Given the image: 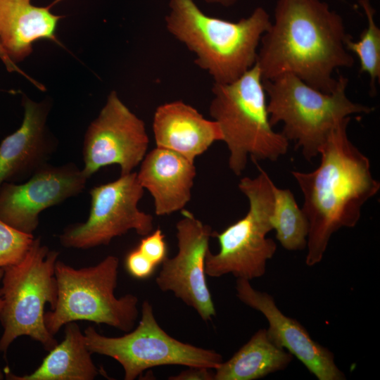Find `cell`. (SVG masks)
Listing matches in <instances>:
<instances>
[{
    "label": "cell",
    "mask_w": 380,
    "mask_h": 380,
    "mask_svg": "<svg viewBox=\"0 0 380 380\" xmlns=\"http://www.w3.org/2000/svg\"><path fill=\"white\" fill-rule=\"evenodd\" d=\"M34 239L33 234L20 232L0 220V281L5 268L25 257Z\"/></svg>",
    "instance_id": "603a6c76"
},
{
    "label": "cell",
    "mask_w": 380,
    "mask_h": 380,
    "mask_svg": "<svg viewBox=\"0 0 380 380\" xmlns=\"http://www.w3.org/2000/svg\"><path fill=\"white\" fill-rule=\"evenodd\" d=\"M148 144L144 122L113 91L85 132L82 170L89 178L101 168L116 164L120 175L131 173L146 156Z\"/></svg>",
    "instance_id": "8fae6325"
},
{
    "label": "cell",
    "mask_w": 380,
    "mask_h": 380,
    "mask_svg": "<svg viewBox=\"0 0 380 380\" xmlns=\"http://www.w3.org/2000/svg\"><path fill=\"white\" fill-rule=\"evenodd\" d=\"M236 291L242 303L266 318L271 340L298 359L317 379H346L333 353L313 340L299 322L284 315L271 295L255 289L249 280L243 279H237Z\"/></svg>",
    "instance_id": "5bb4252c"
},
{
    "label": "cell",
    "mask_w": 380,
    "mask_h": 380,
    "mask_svg": "<svg viewBox=\"0 0 380 380\" xmlns=\"http://www.w3.org/2000/svg\"><path fill=\"white\" fill-rule=\"evenodd\" d=\"M182 215L176 224L178 251L163 261L156 282L161 291L172 292L208 322L216 315L205 273V260L214 232L190 211L183 209Z\"/></svg>",
    "instance_id": "7c38bea8"
},
{
    "label": "cell",
    "mask_w": 380,
    "mask_h": 380,
    "mask_svg": "<svg viewBox=\"0 0 380 380\" xmlns=\"http://www.w3.org/2000/svg\"><path fill=\"white\" fill-rule=\"evenodd\" d=\"M259 174L244 177L238 184L247 197L249 209L246 215L222 232H213L220 250H209L205 260V273L211 277L232 274L237 279L251 280L264 275L267 263L277 250L275 241L267 237L272 230L274 184L258 163Z\"/></svg>",
    "instance_id": "ba28073f"
},
{
    "label": "cell",
    "mask_w": 380,
    "mask_h": 380,
    "mask_svg": "<svg viewBox=\"0 0 380 380\" xmlns=\"http://www.w3.org/2000/svg\"><path fill=\"white\" fill-rule=\"evenodd\" d=\"M125 267L130 275L137 279H146L151 276L156 265L137 248L127 253Z\"/></svg>",
    "instance_id": "d4e9b609"
},
{
    "label": "cell",
    "mask_w": 380,
    "mask_h": 380,
    "mask_svg": "<svg viewBox=\"0 0 380 380\" xmlns=\"http://www.w3.org/2000/svg\"><path fill=\"white\" fill-rule=\"evenodd\" d=\"M31 0H0V44L15 63L32 52L34 42L49 39L61 44L56 37L58 22L62 16L50 8L34 6Z\"/></svg>",
    "instance_id": "ac0fdd59"
},
{
    "label": "cell",
    "mask_w": 380,
    "mask_h": 380,
    "mask_svg": "<svg viewBox=\"0 0 380 380\" xmlns=\"http://www.w3.org/2000/svg\"><path fill=\"white\" fill-rule=\"evenodd\" d=\"M5 378V374L4 370H1L0 369V380L4 379Z\"/></svg>",
    "instance_id": "f1b7e54d"
},
{
    "label": "cell",
    "mask_w": 380,
    "mask_h": 380,
    "mask_svg": "<svg viewBox=\"0 0 380 380\" xmlns=\"http://www.w3.org/2000/svg\"><path fill=\"white\" fill-rule=\"evenodd\" d=\"M0 60L3 62L4 65L6 68L8 72H17L25 77L29 82L34 84L37 89L44 91L45 87L43 84L32 79L27 75L24 71H23L15 63H14L7 55L3 47L0 44Z\"/></svg>",
    "instance_id": "4316f807"
},
{
    "label": "cell",
    "mask_w": 380,
    "mask_h": 380,
    "mask_svg": "<svg viewBox=\"0 0 380 380\" xmlns=\"http://www.w3.org/2000/svg\"><path fill=\"white\" fill-rule=\"evenodd\" d=\"M58 255L37 238L19 262L5 268L0 289V352L6 353L22 336L39 342L49 351L58 343L45 325L44 307L49 303L53 310L56 303L55 266Z\"/></svg>",
    "instance_id": "52a82bcc"
},
{
    "label": "cell",
    "mask_w": 380,
    "mask_h": 380,
    "mask_svg": "<svg viewBox=\"0 0 380 380\" xmlns=\"http://www.w3.org/2000/svg\"><path fill=\"white\" fill-rule=\"evenodd\" d=\"M137 175L153 198L155 213L163 216L182 210L190 201L196 169L181 155L156 146L146 154Z\"/></svg>",
    "instance_id": "e0dca14e"
},
{
    "label": "cell",
    "mask_w": 380,
    "mask_h": 380,
    "mask_svg": "<svg viewBox=\"0 0 380 380\" xmlns=\"http://www.w3.org/2000/svg\"><path fill=\"white\" fill-rule=\"evenodd\" d=\"M293 357L271 340L266 329H261L215 369L214 380L258 379L286 369Z\"/></svg>",
    "instance_id": "ffe728a7"
},
{
    "label": "cell",
    "mask_w": 380,
    "mask_h": 380,
    "mask_svg": "<svg viewBox=\"0 0 380 380\" xmlns=\"http://www.w3.org/2000/svg\"><path fill=\"white\" fill-rule=\"evenodd\" d=\"M88 179L74 163H48L23 183H4L0 186V220L32 234L40 213L80 194Z\"/></svg>",
    "instance_id": "4fadbf2b"
},
{
    "label": "cell",
    "mask_w": 380,
    "mask_h": 380,
    "mask_svg": "<svg viewBox=\"0 0 380 380\" xmlns=\"http://www.w3.org/2000/svg\"><path fill=\"white\" fill-rule=\"evenodd\" d=\"M22 103L21 125L0 143V186L28 179L49 163L57 149L58 141L47 125L49 101L36 102L23 95Z\"/></svg>",
    "instance_id": "9a60e30c"
},
{
    "label": "cell",
    "mask_w": 380,
    "mask_h": 380,
    "mask_svg": "<svg viewBox=\"0 0 380 380\" xmlns=\"http://www.w3.org/2000/svg\"><path fill=\"white\" fill-rule=\"evenodd\" d=\"M63 340L57 343L32 373L18 376L4 370L9 380H92L99 371L91 357L85 336L75 322L66 324Z\"/></svg>",
    "instance_id": "d6986e66"
},
{
    "label": "cell",
    "mask_w": 380,
    "mask_h": 380,
    "mask_svg": "<svg viewBox=\"0 0 380 380\" xmlns=\"http://www.w3.org/2000/svg\"><path fill=\"white\" fill-rule=\"evenodd\" d=\"M367 19V27L357 41L349 35L345 42L346 49L354 53L360 61V72L367 73L370 78V93L376 90V82L380 80V29L374 21L375 10L369 0H360Z\"/></svg>",
    "instance_id": "7402d4cb"
},
{
    "label": "cell",
    "mask_w": 380,
    "mask_h": 380,
    "mask_svg": "<svg viewBox=\"0 0 380 380\" xmlns=\"http://www.w3.org/2000/svg\"><path fill=\"white\" fill-rule=\"evenodd\" d=\"M350 120L347 118L331 132L315 170L291 172L303 193L301 208L309 224L305 263L310 267L322 261L334 233L357 224L362 206L380 189L369 158L348 137Z\"/></svg>",
    "instance_id": "7a4b0ae2"
},
{
    "label": "cell",
    "mask_w": 380,
    "mask_h": 380,
    "mask_svg": "<svg viewBox=\"0 0 380 380\" xmlns=\"http://www.w3.org/2000/svg\"><path fill=\"white\" fill-rule=\"evenodd\" d=\"M137 248L156 266L162 263L167 258V249L165 235L160 229L145 236Z\"/></svg>",
    "instance_id": "cb8c5ba5"
},
{
    "label": "cell",
    "mask_w": 380,
    "mask_h": 380,
    "mask_svg": "<svg viewBox=\"0 0 380 380\" xmlns=\"http://www.w3.org/2000/svg\"><path fill=\"white\" fill-rule=\"evenodd\" d=\"M212 369L203 367H189L177 375L171 376L170 380H214Z\"/></svg>",
    "instance_id": "484cf974"
},
{
    "label": "cell",
    "mask_w": 380,
    "mask_h": 380,
    "mask_svg": "<svg viewBox=\"0 0 380 380\" xmlns=\"http://www.w3.org/2000/svg\"><path fill=\"white\" fill-rule=\"evenodd\" d=\"M91 353L115 359L122 367L125 380H134L145 370L165 365L216 369L222 355L214 350L181 342L167 334L156 321L151 304L145 300L137 327L120 337L99 334L93 327L84 331Z\"/></svg>",
    "instance_id": "9c48e42d"
},
{
    "label": "cell",
    "mask_w": 380,
    "mask_h": 380,
    "mask_svg": "<svg viewBox=\"0 0 380 380\" xmlns=\"http://www.w3.org/2000/svg\"><path fill=\"white\" fill-rule=\"evenodd\" d=\"M262 82L269 98L271 125L283 122L281 133L296 143L310 162L319 155L320 148L339 123L352 115L373 110L348 99V80L343 75L337 78L336 88L330 93L319 91L291 74Z\"/></svg>",
    "instance_id": "5b68a950"
},
{
    "label": "cell",
    "mask_w": 380,
    "mask_h": 380,
    "mask_svg": "<svg viewBox=\"0 0 380 380\" xmlns=\"http://www.w3.org/2000/svg\"><path fill=\"white\" fill-rule=\"evenodd\" d=\"M165 21L167 31L217 84L230 83L255 65L261 38L272 22L262 7L232 22L208 15L194 0H170Z\"/></svg>",
    "instance_id": "3957f363"
},
{
    "label": "cell",
    "mask_w": 380,
    "mask_h": 380,
    "mask_svg": "<svg viewBox=\"0 0 380 380\" xmlns=\"http://www.w3.org/2000/svg\"><path fill=\"white\" fill-rule=\"evenodd\" d=\"M262 75L255 63L236 80L214 83L209 112L220 126L229 150L228 165L239 176L250 157L276 161L288 151L289 141L271 125Z\"/></svg>",
    "instance_id": "277c9868"
},
{
    "label": "cell",
    "mask_w": 380,
    "mask_h": 380,
    "mask_svg": "<svg viewBox=\"0 0 380 380\" xmlns=\"http://www.w3.org/2000/svg\"><path fill=\"white\" fill-rule=\"evenodd\" d=\"M342 17L321 0H277L262 35L256 64L262 80L293 75L325 93L336 88L335 70L350 68Z\"/></svg>",
    "instance_id": "6da1fadb"
},
{
    "label": "cell",
    "mask_w": 380,
    "mask_h": 380,
    "mask_svg": "<svg viewBox=\"0 0 380 380\" xmlns=\"http://www.w3.org/2000/svg\"><path fill=\"white\" fill-rule=\"evenodd\" d=\"M276 239L288 251L306 248L309 231L308 219L289 189L274 186V210L271 218Z\"/></svg>",
    "instance_id": "44dd1931"
},
{
    "label": "cell",
    "mask_w": 380,
    "mask_h": 380,
    "mask_svg": "<svg viewBox=\"0 0 380 380\" xmlns=\"http://www.w3.org/2000/svg\"><path fill=\"white\" fill-rule=\"evenodd\" d=\"M2 305H3V301H2V299L0 296V312H1V308H2Z\"/></svg>",
    "instance_id": "f546056e"
},
{
    "label": "cell",
    "mask_w": 380,
    "mask_h": 380,
    "mask_svg": "<svg viewBox=\"0 0 380 380\" xmlns=\"http://www.w3.org/2000/svg\"><path fill=\"white\" fill-rule=\"evenodd\" d=\"M153 132L157 147L174 151L192 163L223 139L216 121L205 118L182 101L167 102L156 108Z\"/></svg>",
    "instance_id": "2e32d148"
},
{
    "label": "cell",
    "mask_w": 380,
    "mask_h": 380,
    "mask_svg": "<svg viewBox=\"0 0 380 380\" xmlns=\"http://www.w3.org/2000/svg\"><path fill=\"white\" fill-rule=\"evenodd\" d=\"M118 267L119 259L113 255L80 269L57 260V300L54 308L44 314L49 333L54 336L63 326L76 321L105 324L124 332L132 330L139 300L131 293L115 297Z\"/></svg>",
    "instance_id": "8992f818"
},
{
    "label": "cell",
    "mask_w": 380,
    "mask_h": 380,
    "mask_svg": "<svg viewBox=\"0 0 380 380\" xmlns=\"http://www.w3.org/2000/svg\"><path fill=\"white\" fill-rule=\"evenodd\" d=\"M209 4H219L223 6H230L235 4L237 0H204Z\"/></svg>",
    "instance_id": "83f0119b"
},
{
    "label": "cell",
    "mask_w": 380,
    "mask_h": 380,
    "mask_svg": "<svg viewBox=\"0 0 380 380\" xmlns=\"http://www.w3.org/2000/svg\"><path fill=\"white\" fill-rule=\"evenodd\" d=\"M144 189L137 172L92 188L91 208L87 221L68 226L59 236L66 248L88 249L108 245L131 229L145 236L153 232V217L140 210L138 203Z\"/></svg>",
    "instance_id": "30bf717a"
}]
</instances>
